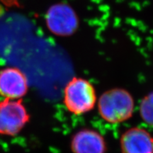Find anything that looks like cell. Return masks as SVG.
I'll return each instance as SVG.
<instances>
[{
  "label": "cell",
  "mask_w": 153,
  "mask_h": 153,
  "mask_svg": "<svg viewBox=\"0 0 153 153\" xmlns=\"http://www.w3.org/2000/svg\"><path fill=\"white\" fill-rule=\"evenodd\" d=\"M30 120V115L22 99L0 100V135H18Z\"/></svg>",
  "instance_id": "obj_3"
},
{
  "label": "cell",
  "mask_w": 153,
  "mask_h": 153,
  "mask_svg": "<svg viewBox=\"0 0 153 153\" xmlns=\"http://www.w3.org/2000/svg\"><path fill=\"white\" fill-rule=\"evenodd\" d=\"M123 153H153V138L146 130L133 128L120 137Z\"/></svg>",
  "instance_id": "obj_5"
},
{
  "label": "cell",
  "mask_w": 153,
  "mask_h": 153,
  "mask_svg": "<svg viewBox=\"0 0 153 153\" xmlns=\"http://www.w3.org/2000/svg\"><path fill=\"white\" fill-rule=\"evenodd\" d=\"M47 25L55 33H68L73 30L76 24L74 13L68 7H53L46 16Z\"/></svg>",
  "instance_id": "obj_7"
},
{
  "label": "cell",
  "mask_w": 153,
  "mask_h": 153,
  "mask_svg": "<svg viewBox=\"0 0 153 153\" xmlns=\"http://www.w3.org/2000/svg\"><path fill=\"white\" fill-rule=\"evenodd\" d=\"M140 114L143 121L153 127V92L149 94L141 101Z\"/></svg>",
  "instance_id": "obj_8"
},
{
  "label": "cell",
  "mask_w": 153,
  "mask_h": 153,
  "mask_svg": "<svg viewBox=\"0 0 153 153\" xmlns=\"http://www.w3.org/2000/svg\"><path fill=\"white\" fill-rule=\"evenodd\" d=\"M71 148L74 153H105L106 146L100 133L94 130L85 129L74 135Z\"/></svg>",
  "instance_id": "obj_6"
},
{
  "label": "cell",
  "mask_w": 153,
  "mask_h": 153,
  "mask_svg": "<svg viewBox=\"0 0 153 153\" xmlns=\"http://www.w3.org/2000/svg\"><path fill=\"white\" fill-rule=\"evenodd\" d=\"M97 101L95 89L88 80L74 77L64 90V104L74 115H82L92 110Z\"/></svg>",
  "instance_id": "obj_2"
},
{
  "label": "cell",
  "mask_w": 153,
  "mask_h": 153,
  "mask_svg": "<svg viewBox=\"0 0 153 153\" xmlns=\"http://www.w3.org/2000/svg\"><path fill=\"white\" fill-rule=\"evenodd\" d=\"M98 109L101 117L108 123H121L133 115L134 100L131 94L125 89H111L101 96Z\"/></svg>",
  "instance_id": "obj_1"
},
{
  "label": "cell",
  "mask_w": 153,
  "mask_h": 153,
  "mask_svg": "<svg viewBox=\"0 0 153 153\" xmlns=\"http://www.w3.org/2000/svg\"><path fill=\"white\" fill-rule=\"evenodd\" d=\"M28 91V79L22 70L16 68L0 70V96L3 99H22Z\"/></svg>",
  "instance_id": "obj_4"
}]
</instances>
